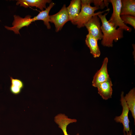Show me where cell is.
I'll use <instances>...</instances> for the list:
<instances>
[{"label":"cell","instance_id":"6da1fadb","mask_svg":"<svg viewBox=\"0 0 135 135\" xmlns=\"http://www.w3.org/2000/svg\"><path fill=\"white\" fill-rule=\"evenodd\" d=\"M108 12L103 15L100 14L98 16L102 22L101 28L103 36L101 44L104 46L110 47L113 46L114 41L116 42L123 37L124 30L116 29L109 24L106 18V16Z\"/></svg>","mask_w":135,"mask_h":135},{"label":"cell","instance_id":"7a4b0ae2","mask_svg":"<svg viewBox=\"0 0 135 135\" xmlns=\"http://www.w3.org/2000/svg\"><path fill=\"white\" fill-rule=\"evenodd\" d=\"M81 0V8L80 12L73 23L74 25H77V27L79 28L84 26V24L93 16L102 14L104 12L109 11L110 10V9L108 8L103 11L95 13L96 10L100 8L96 6H91L90 4L92 3V0Z\"/></svg>","mask_w":135,"mask_h":135},{"label":"cell","instance_id":"3957f363","mask_svg":"<svg viewBox=\"0 0 135 135\" xmlns=\"http://www.w3.org/2000/svg\"><path fill=\"white\" fill-rule=\"evenodd\" d=\"M109 2L112 4L113 10L111 16L108 21L109 24L116 28L118 26L119 29L131 32L132 28L125 24L121 18V0H109Z\"/></svg>","mask_w":135,"mask_h":135},{"label":"cell","instance_id":"277c9868","mask_svg":"<svg viewBox=\"0 0 135 135\" xmlns=\"http://www.w3.org/2000/svg\"><path fill=\"white\" fill-rule=\"evenodd\" d=\"M120 96V100L122 108V112L120 116H116L114 120L116 122L122 124L123 126V132L127 133L130 130L129 126L130 121L128 116L129 110L126 104L123 92H122Z\"/></svg>","mask_w":135,"mask_h":135},{"label":"cell","instance_id":"5b68a950","mask_svg":"<svg viewBox=\"0 0 135 135\" xmlns=\"http://www.w3.org/2000/svg\"><path fill=\"white\" fill-rule=\"evenodd\" d=\"M50 22L53 23L56 32L60 30L69 20V16L66 5L64 4L60 11L55 14L50 16Z\"/></svg>","mask_w":135,"mask_h":135},{"label":"cell","instance_id":"8992f818","mask_svg":"<svg viewBox=\"0 0 135 135\" xmlns=\"http://www.w3.org/2000/svg\"><path fill=\"white\" fill-rule=\"evenodd\" d=\"M99 19L98 15H95L84 24L88 33L98 40L102 39L103 36Z\"/></svg>","mask_w":135,"mask_h":135},{"label":"cell","instance_id":"52a82bcc","mask_svg":"<svg viewBox=\"0 0 135 135\" xmlns=\"http://www.w3.org/2000/svg\"><path fill=\"white\" fill-rule=\"evenodd\" d=\"M14 20L12 23V26L10 27L5 26V28L8 30L14 31L15 34H20L19 30L22 27L28 26L33 22H34L31 16H26L24 18L18 16H14Z\"/></svg>","mask_w":135,"mask_h":135},{"label":"cell","instance_id":"ba28073f","mask_svg":"<svg viewBox=\"0 0 135 135\" xmlns=\"http://www.w3.org/2000/svg\"><path fill=\"white\" fill-rule=\"evenodd\" d=\"M108 60L107 57L104 58L101 68L94 75L92 82L93 86L97 87L100 84L106 81L110 78L107 70Z\"/></svg>","mask_w":135,"mask_h":135},{"label":"cell","instance_id":"9c48e42d","mask_svg":"<svg viewBox=\"0 0 135 135\" xmlns=\"http://www.w3.org/2000/svg\"><path fill=\"white\" fill-rule=\"evenodd\" d=\"M54 121L63 132L64 135H70L66 131L68 125L71 123H75L77 120L75 119L68 118L65 114L60 113L57 114L54 117Z\"/></svg>","mask_w":135,"mask_h":135},{"label":"cell","instance_id":"30bf717a","mask_svg":"<svg viewBox=\"0 0 135 135\" xmlns=\"http://www.w3.org/2000/svg\"><path fill=\"white\" fill-rule=\"evenodd\" d=\"M112 83L110 78L106 81L100 84L97 87L98 93L103 99L107 100L112 98Z\"/></svg>","mask_w":135,"mask_h":135},{"label":"cell","instance_id":"8fae6325","mask_svg":"<svg viewBox=\"0 0 135 135\" xmlns=\"http://www.w3.org/2000/svg\"><path fill=\"white\" fill-rule=\"evenodd\" d=\"M16 4H20V6L25 8L29 6L36 7L39 8L41 10H43L44 8H46V4L51 2L50 0H17Z\"/></svg>","mask_w":135,"mask_h":135},{"label":"cell","instance_id":"7c38bea8","mask_svg":"<svg viewBox=\"0 0 135 135\" xmlns=\"http://www.w3.org/2000/svg\"><path fill=\"white\" fill-rule=\"evenodd\" d=\"M81 8V0H72L69 5L66 8L69 16V20L72 24L78 15Z\"/></svg>","mask_w":135,"mask_h":135},{"label":"cell","instance_id":"4fadbf2b","mask_svg":"<svg viewBox=\"0 0 135 135\" xmlns=\"http://www.w3.org/2000/svg\"><path fill=\"white\" fill-rule=\"evenodd\" d=\"M98 40L89 33L86 36V44L89 48L90 53L95 58L99 57L100 54V51L98 44Z\"/></svg>","mask_w":135,"mask_h":135},{"label":"cell","instance_id":"5bb4252c","mask_svg":"<svg viewBox=\"0 0 135 135\" xmlns=\"http://www.w3.org/2000/svg\"><path fill=\"white\" fill-rule=\"evenodd\" d=\"M120 16L129 15L135 16V0H122Z\"/></svg>","mask_w":135,"mask_h":135},{"label":"cell","instance_id":"9a60e30c","mask_svg":"<svg viewBox=\"0 0 135 135\" xmlns=\"http://www.w3.org/2000/svg\"><path fill=\"white\" fill-rule=\"evenodd\" d=\"M55 4L53 2H50L49 6L44 10L40 12L37 16L32 18L34 21L38 20H42L44 21V24L46 26L47 28L50 29L51 26L49 23L50 19L49 13L51 8Z\"/></svg>","mask_w":135,"mask_h":135},{"label":"cell","instance_id":"2e32d148","mask_svg":"<svg viewBox=\"0 0 135 135\" xmlns=\"http://www.w3.org/2000/svg\"><path fill=\"white\" fill-rule=\"evenodd\" d=\"M124 98L129 110L131 113L135 124V89L133 88L126 94Z\"/></svg>","mask_w":135,"mask_h":135},{"label":"cell","instance_id":"e0dca14e","mask_svg":"<svg viewBox=\"0 0 135 135\" xmlns=\"http://www.w3.org/2000/svg\"><path fill=\"white\" fill-rule=\"evenodd\" d=\"M120 17L125 24H129L135 29V16L127 15L121 16Z\"/></svg>","mask_w":135,"mask_h":135},{"label":"cell","instance_id":"ac0fdd59","mask_svg":"<svg viewBox=\"0 0 135 135\" xmlns=\"http://www.w3.org/2000/svg\"><path fill=\"white\" fill-rule=\"evenodd\" d=\"M109 0H92V3L94 4L95 6L103 9L105 6L108 7Z\"/></svg>","mask_w":135,"mask_h":135},{"label":"cell","instance_id":"d6986e66","mask_svg":"<svg viewBox=\"0 0 135 135\" xmlns=\"http://www.w3.org/2000/svg\"><path fill=\"white\" fill-rule=\"evenodd\" d=\"M10 79L11 84L20 87L22 89L24 88V84L21 80L16 78H14L10 77Z\"/></svg>","mask_w":135,"mask_h":135},{"label":"cell","instance_id":"ffe728a7","mask_svg":"<svg viewBox=\"0 0 135 135\" xmlns=\"http://www.w3.org/2000/svg\"><path fill=\"white\" fill-rule=\"evenodd\" d=\"M22 89L20 87L11 84L10 90L12 93L16 95L19 94L21 92Z\"/></svg>","mask_w":135,"mask_h":135},{"label":"cell","instance_id":"44dd1931","mask_svg":"<svg viewBox=\"0 0 135 135\" xmlns=\"http://www.w3.org/2000/svg\"><path fill=\"white\" fill-rule=\"evenodd\" d=\"M124 135H132V130H130V131L127 133L124 132Z\"/></svg>","mask_w":135,"mask_h":135},{"label":"cell","instance_id":"7402d4cb","mask_svg":"<svg viewBox=\"0 0 135 135\" xmlns=\"http://www.w3.org/2000/svg\"><path fill=\"white\" fill-rule=\"evenodd\" d=\"M76 135H80V134H79V133H77V134H76Z\"/></svg>","mask_w":135,"mask_h":135}]
</instances>
